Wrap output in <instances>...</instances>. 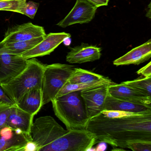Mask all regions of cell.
<instances>
[{
  "instance_id": "1",
  "label": "cell",
  "mask_w": 151,
  "mask_h": 151,
  "mask_svg": "<svg viewBox=\"0 0 151 151\" xmlns=\"http://www.w3.org/2000/svg\"><path fill=\"white\" fill-rule=\"evenodd\" d=\"M86 129L95 135L97 143L127 148L131 142L151 141V113L114 118L100 113L89 120Z\"/></svg>"
},
{
  "instance_id": "2",
  "label": "cell",
  "mask_w": 151,
  "mask_h": 151,
  "mask_svg": "<svg viewBox=\"0 0 151 151\" xmlns=\"http://www.w3.org/2000/svg\"><path fill=\"white\" fill-rule=\"evenodd\" d=\"M51 102L55 114L65 124L67 130L86 129L90 118L80 91L55 97Z\"/></svg>"
},
{
  "instance_id": "3",
  "label": "cell",
  "mask_w": 151,
  "mask_h": 151,
  "mask_svg": "<svg viewBox=\"0 0 151 151\" xmlns=\"http://www.w3.org/2000/svg\"><path fill=\"white\" fill-rule=\"evenodd\" d=\"M45 65L35 58L29 59L28 66L20 74L5 84H1L8 96L17 104L26 93L34 88H42Z\"/></svg>"
},
{
  "instance_id": "4",
  "label": "cell",
  "mask_w": 151,
  "mask_h": 151,
  "mask_svg": "<svg viewBox=\"0 0 151 151\" xmlns=\"http://www.w3.org/2000/svg\"><path fill=\"white\" fill-rule=\"evenodd\" d=\"M74 66L60 63L45 65L42 85L43 106L51 102L67 83L74 72Z\"/></svg>"
},
{
  "instance_id": "5",
  "label": "cell",
  "mask_w": 151,
  "mask_h": 151,
  "mask_svg": "<svg viewBox=\"0 0 151 151\" xmlns=\"http://www.w3.org/2000/svg\"><path fill=\"white\" fill-rule=\"evenodd\" d=\"M68 132L53 117L45 116L37 118L33 122L30 136L37 146V151H50L53 144Z\"/></svg>"
},
{
  "instance_id": "6",
  "label": "cell",
  "mask_w": 151,
  "mask_h": 151,
  "mask_svg": "<svg viewBox=\"0 0 151 151\" xmlns=\"http://www.w3.org/2000/svg\"><path fill=\"white\" fill-rule=\"evenodd\" d=\"M97 144L95 135L88 130H71L57 139L50 151H86Z\"/></svg>"
},
{
  "instance_id": "7",
  "label": "cell",
  "mask_w": 151,
  "mask_h": 151,
  "mask_svg": "<svg viewBox=\"0 0 151 151\" xmlns=\"http://www.w3.org/2000/svg\"><path fill=\"white\" fill-rule=\"evenodd\" d=\"M97 9L86 0H77L71 11L57 25L65 28L76 24L88 23L94 18Z\"/></svg>"
},
{
  "instance_id": "8",
  "label": "cell",
  "mask_w": 151,
  "mask_h": 151,
  "mask_svg": "<svg viewBox=\"0 0 151 151\" xmlns=\"http://www.w3.org/2000/svg\"><path fill=\"white\" fill-rule=\"evenodd\" d=\"M29 60L21 55L0 53V84L17 76L28 66Z\"/></svg>"
},
{
  "instance_id": "9",
  "label": "cell",
  "mask_w": 151,
  "mask_h": 151,
  "mask_svg": "<svg viewBox=\"0 0 151 151\" xmlns=\"http://www.w3.org/2000/svg\"><path fill=\"white\" fill-rule=\"evenodd\" d=\"M109 85H104L80 91V94L90 119L103 110Z\"/></svg>"
},
{
  "instance_id": "10",
  "label": "cell",
  "mask_w": 151,
  "mask_h": 151,
  "mask_svg": "<svg viewBox=\"0 0 151 151\" xmlns=\"http://www.w3.org/2000/svg\"><path fill=\"white\" fill-rule=\"evenodd\" d=\"M70 33L65 32L50 33L46 35L38 44L21 56L27 60L49 55L67 37H70Z\"/></svg>"
},
{
  "instance_id": "11",
  "label": "cell",
  "mask_w": 151,
  "mask_h": 151,
  "mask_svg": "<svg viewBox=\"0 0 151 151\" xmlns=\"http://www.w3.org/2000/svg\"><path fill=\"white\" fill-rule=\"evenodd\" d=\"M31 141L30 135L6 127L0 135V151H25L27 144Z\"/></svg>"
},
{
  "instance_id": "12",
  "label": "cell",
  "mask_w": 151,
  "mask_h": 151,
  "mask_svg": "<svg viewBox=\"0 0 151 151\" xmlns=\"http://www.w3.org/2000/svg\"><path fill=\"white\" fill-rule=\"evenodd\" d=\"M46 35L44 28L27 23L14 26L6 32L3 42L25 41L45 37Z\"/></svg>"
},
{
  "instance_id": "13",
  "label": "cell",
  "mask_w": 151,
  "mask_h": 151,
  "mask_svg": "<svg viewBox=\"0 0 151 151\" xmlns=\"http://www.w3.org/2000/svg\"><path fill=\"white\" fill-rule=\"evenodd\" d=\"M108 91L112 96L117 99L151 107V97L122 83L109 85Z\"/></svg>"
},
{
  "instance_id": "14",
  "label": "cell",
  "mask_w": 151,
  "mask_h": 151,
  "mask_svg": "<svg viewBox=\"0 0 151 151\" xmlns=\"http://www.w3.org/2000/svg\"><path fill=\"white\" fill-rule=\"evenodd\" d=\"M101 51L100 47L83 43L81 45L70 47L66 56V61L71 64L95 61L101 58Z\"/></svg>"
},
{
  "instance_id": "15",
  "label": "cell",
  "mask_w": 151,
  "mask_h": 151,
  "mask_svg": "<svg viewBox=\"0 0 151 151\" xmlns=\"http://www.w3.org/2000/svg\"><path fill=\"white\" fill-rule=\"evenodd\" d=\"M151 57V40L139 46L115 60L113 64L116 66L139 65L149 60Z\"/></svg>"
},
{
  "instance_id": "16",
  "label": "cell",
  "mask_w": 151,
  "mask_h": 151,
  "mask_svg": "<svg viewBox=\"0 0 151 151\" xmlns=\"http://www.w3.org/2000/svg\"><path fill=\"white\" fill-rule=\"evenodd\" d=\"M34 116L19 108L17 105L13 106L6 123V127L13 129L19 130L25 134L30 135Z\"/></svg>"
},
{
  "instance_id": "17",
  "label": "cell",
  "mask_w": 151,
  "mask_h": 151,
  "mask_svg": "<svg viewBox=\"0 0 151 151\" xmlns=\"http://www.w3.org/2000/svg\"><path fill=\"white\" fill-rule=\"evenodd\" d=\"M103 110H119L144 114L151 113V107L117 99L112 96L108 91L105 100Z\"/></svg>"
},
{
  "instance_id": "18",
  "label": "cell",
  "mask_w": 151,
  "mask_h": 151,
  "mask_svg": "<svg viewBox=\"0 0 151 151\" xmlns=\"http://www.w3.org/2000/svg\"><path fill=\"white\" fill-rule=\"evenodd\" d=\"M17 105L19 108L35 116L43 106L42 88H34L27 92Z\"/></svg>"
},
{
  "instance_id": "19",
  "label": "cell",
  "mask_w": 151,
  "mask_h": 151,
  "mask_svg": "<svg viewBox=\"0 0 151 151\" xmlns=\"http://www.w3.org/2000/svg\"><path fill=\"white\" fill-rule=\"evenodd\" d=\"M45 37L30 40L14 42H0V53H6L14 55H22L41 42Z\"/></svg>"
},
{
  "instance_id": "20",
  "label": "cell",
  "mask_w": 151,
  "mask_h": 151,
  "mask_svg": "<svg viewBox=\"0 0 151 151\" xmlns=\"http://www.w3.org/2000/svg\"><path fill=\"white\" fill-rule=\"evenodd\" d=\"M108 78L94 72L75 68L74 72L69 78L67 83L69 84L90 83L101 80H107Z\"/></svg>"
},
{
  "instance_id": "21",
  "label": "cell",
  "mask_w": 151,
  "mask_h": 151,
  "mask_svg": "<svg viewBox=\"0 0 151 151\" xmlns=\"http://www.w3.org/2000/svg\"><path fill=\"white\" fill-rule=\"evenodd\" d=\"M114 83L110 79L107 80H101L90 83L69 84L67 83L60 90L56 97H59L71 92L81 91L89 88L97 87L100 86L111 85Z\"/></svg>"
},
{
  "instance_id": "22",
  "label": "cell",
  "mask_w": 151,
  "mask_h": 151,
  "mask_svg": "<svg viewBox=\"0 0 151 151\" xmlns=\"http://www.w3.org/2000/svg\"><path fill=\"white\" fill-rule=\"evenodd\" d=\"M122 83L151 97V76L132 81H125Z\"/></svg>"
},
{
  "instance_id": "23",
  "label": "cell",
  "mask_w": 151,
  "mask_h": 151,
  "mask_svg": "<svg viewBox=\"0 0 151 151\" xmlns=\"http://www.w3.org/2000/svg\"><path fill=\"white\" fill-rule=\"evenodd\" d=\"M27 0H0V11H11L22 14Z\"/></svg>"
},
{
  "instance_id": "24",
  "label": "cell",
  "mask_w": 151,
  "mask_h": 151,
  "mask_svg": "<svg viewBox=\"0 0 151 151\" xmlns=\"http://www.w3.org/2000/svg\"><path fill=\"white\" fill-rule=\"evenodd\" d=\"M13 106H14L0 103V130L6 127L8 117Z\"/></svg>"
},
{
  "instance_id": "25",
  "label": "cell",
  "mask_w": 151,
  "mask_h": 151,
  "mask_svg": "<svg viewBox=\"0 0 151 151\" xmlns=\"http://www.w3.org/2000/svg\"><path fill=\"white\" fill-rule=\"evenodd\" d=\"M127 148L133 151H151V141H137L127 145Z\"/></svg>"
},
{
  "instance_id": "26",
  "label": "cell",
  "mask_w": 151,
  "mask_h": 151,
  "mask_svg": "<svg viewBox=\"0 0 151 151\" xmlns=\"http://www.w3.org/2000/svg\"><path fill=\"white\" fill-rule=\"evenodd\" d=\"M39 6V3L34 1H29L27 2L22 14L27 16L31 19H34Z\"/></svg>"
},
{
  "instance_id": "27",
  "label": "cell",
  "mask_w": 151,
  "mask_h": 151,
  "mask_svg": "<svg viewBox=\"0 0 151 151\" xmlns=\"http://www.w3.org/2000/svg\"><path fill=\"white\" fill-rule=\"evenodd\" d=\"M101 114L105 117L114 118V117H122L127 116L138 114H139L131 113V112H124L119 110H103L101 112Z\"/></svg>"
},
{
  "instance_id": "28",
  "label": "cell",
  "mask_w": 151,
  "mask_h": 151,
  "mask_svg": "<svg viewBox=\"0 0 151 151\" xmlns=\"http://www.w3.org/2000/svg\"><path fill=\"white\" fill-rule=\"evenodd\" d=\"M0 103H3L12 106H16L17 104L12 100L0 86Z\"/></svg>"
},
{
  "instance_id": "29",
  "label": "cell",
  "mask_w": 151,
  "mask_h": 151,
  "mask_svg": "<svg viewBox=\"0 0 151 151\" xmlns=\"http://www.w3.org/2000/svg\"><path fill=\"white\" fill-rule=\"evenodd\" d=\"M138 75H141L145 77L151 76V62H150L148 64L137 71Z\"/></svg>"
},
{
  "instance_id": "30",
  "label": "cell",
  "mask_w": 151,
  "mask_h": 151,
  "mask_svg": "<svg viewBox=\"0 0 151 151\" xmlns=\"http://www.w3.org/2000/svg\"><path fill=\"white\" fill-rule=\"evenodd\" d=\"M89 3L97 8L102 6H107L109 0H86Z\"/></svg>"
},
{
  "instance_id": "31",
  "label": "cell",
  "mask_w": 151,
  "mask_h": 151,
  "mask_svg": "<svg viewBox=\"0 0 151 151\" xmlns=\"http://www.w3.org/2000/svg\"><path fill=\"white\" fill-rule=\"evenodd\" d=\"M70 38H66L63 40V43H64L65 45L68 46H69L70 45V43H71V40H70Z\"/></svg>"
},
{
  "instance_id": "32",
  "label": "cell",
  "mask_w": 151,
  "mask_h": 151,
  "mask_svg": "<svg viewBox=\"0 0 151 151\" xmlns=\"http://www.w3.org/2000/svg\"><path fill=\"white\" fill-rule=\"evenodd\" d=\"M148 8L149 10L147 12L146 17L150 19L151 18V3L148 6Z\"/></svg>"
},
{
  "instance_id": "33",
  "label": "cell",
  "mask_w": 151,
  "mask_h": 151,
  "mask_svg": "<svg viewBox=\"0 0 151 151\" xmlns=\"http://www.w3.org/2000/svg\"><path fill=\"white\" fill-rule=\"evenodd\" d=\"M2 130V129H1ZM1 130H0V135H1Z\"/></svg>"
}]
</instances>
